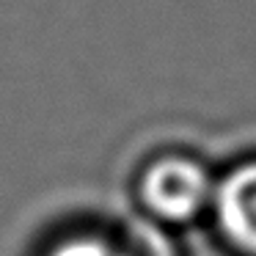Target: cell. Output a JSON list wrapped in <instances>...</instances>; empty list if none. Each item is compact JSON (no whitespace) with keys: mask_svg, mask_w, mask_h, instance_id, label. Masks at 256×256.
I'll use <instances>...</instances> for the list:
<instances>
[{"mask_svg":"<svg viewBox=\"0 0 256 256\" xmlns=\"http://www.w3.org/2000/svg\"><path fill=\"white\" fill-rule=\"evenodd\" d=\"M138 190L157 218L182 223L212 206L215 184L198 160L188 154H162L144 168Z\"/></svg>","mask_w":256,"mask_h":256,"instance_id":"cell-1","label":"cell"},{"mask_svg":"<svg viewBox=\"0 0 256 256\" xmlns=\"http://www.w3.org/2000/svg\"><path fill=\"white\" fill-rule=\"evenodd\" d=\"M212 210L223 237L256 256V160L240 162L215 184Z\"/></svg>","mask_w":256,"mask_h":256,"instance_id":"cell-2","label":"cell"},{"mask_svg":"<svg viewBox=\"0 0 256 256\" xmlns=\"http://www.w3.org/2000/svg\"><path fill=\"white\" fill-rule=\"evenodd\" d=\"M50 256H130L110 240L94 237V234H80V237H69L52 248Z\"/></svg>","mask_w":256,"mask_h":256,"instance_id":"cell-3","label":"cell"}]
</instances>
